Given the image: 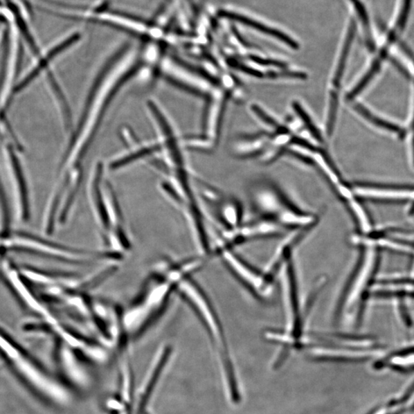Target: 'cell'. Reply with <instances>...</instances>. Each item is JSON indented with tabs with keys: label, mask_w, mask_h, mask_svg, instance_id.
Returning a JSON list of instances; mask_svg holds the SVG:
<instances>
[{
	"label": "cell",
	"mask_w": 414,
	"mask_h": 414,
	"mask_svg": "<svg viewBox=\"0 0 414 414\" xmlns=\"http://www.w3.org/2000/svg\"><path fill=\"white\" fill-rule=\"evenodd\" d=\"M0 359L48 403L60 406L70 403L71 391L66 385L1 325Z\"/></svg>",
	"instance_id": "obj_1"
},
{
	"label": "cell",
	"mask_w": 414,
	"mask_h": 414,
	"mask_svg": "<svg viewBox=\"0 0 414 414\" xmlns=\"http://www.w3.org/2000/svg\"><path fill=\"white\" fill-rule=\"evenodd\" d=\"M0 251L28 253L73 264L87 262L90 257L87 252L60 244L46 237L13 230L0 237Z\"/></svg>",
	"instance_id": "obj_2"
},
{
	"label": "cell",
	"mask_w": 414,
	"mask_h": 414,
	"mask_svg": "<svg viewBox=\"0 0 414 414\" xmlns=\"http://www.w3.org/2000/svg\"><path fill=\"white\" fill-rule=\"evenodd\" d=\"M180 288L181 294L191 304L199 316L201 318L203 323L210 334V337L219 346L223 370L226 371L232 369L233 367L229 354L226 351L222 330L220 328L215 313L213 312L208 300L206 299L201 290L197 287L195 282L184 280L181 282Z\"/></svg>",
	"instance_id": "obj_3"
},
{
	"label": "cell",
	"mask_w": 414,
	"mask_h": 414,
	"mask_svg": "<svg viewBox=\"0 0 414 414\" xmlns=\"http://www.w3.org/2000/svg\"><path fill=\"white\" fill-rule=\"evenodd\" d=\"M366 247L367 251L363 255V262L346 296L343 310L345 312H349L357 305H359L358 303L365 295L366 289H368L371 278L375 273L378 261H379V253L376 247Z\"/></svg>",
	"instance_id": "obj_4"
},
{
	"label": "cell",
	"mask_w": 414,
	"mask_h": 414,
	"mask_svg": "<svg viewBox=\"0 0 414 414\" xmlns=\"http://www.w3.org/2000/svg\"><path fill=\"white\" fill-rule=\"evenodd\" d=\"M377 369L389 368L399 373L414 372V345L399 348L376 363Z\"/></svg>",
	"instance_id": "obj_5"
},
{
	"label": "cell",
	"mask_w": 414,
	"mask_h": 414,
	"mask_svg": "<svg viewBox=\"0 0 414 414\" xmlns=\"http://www.w3.org/2000/svg\"><path fill=\"white\" fill-rule=\"evenodd\" d=\"M219 16L228 19L235 21V22H238L246 26L251 27L257 31L270 35V37L276 38L278 40H280L281 42H284L285 44L289 46L292 48H298L297 42L292 39L290 37H288L287 35H285V33L277 30H274V28H273L269 27L266 25L257 22V21L253 19L244 17L238 13L224 10L219 12Z\"/></svg>",
	"instance_id": "obj_6"
},
{
	"label": "cell",
	"mask_w": 414,
	"mask_h": 414,
	"mask_svg": "<svg viewBox=\"0 0 414 414\" xmlns=\"http://www.w3.org/2000/svg\"><path fill=\"white\" fill-rule=\"evenodd\" d=\"M224 258L232 267V269L237 273L242 280L246 281L247 283L251 285L254 289L260 290L263 285L262 278L259 276L255 274L253 271L247 268L240 262L235 256L229 252L224 253Z\"/></svg>",
	"instance_id": "obj_7"
},
{
	"label": "cell",
	"mask_w": 414,
	"mask_h": 414,
	"mask_svg": "<svg viewBox=\"0 0 414 414\" xmlns=\"http://www.w3.org/2000/svg\"><path fill=\"white\" fill-rule=\"evenodd\" d=\"M355 109L363 118L370 121L371 124H373L378 127H381L382 129L395 133L401 138L404 137L405 132L403 128L399 127L397 125L388 123V121L384 120L379 117L374 116L372 113L366 109V107H363V105H355Z\"/></svg>",
	"instance_id": "obj_8"
},
{
	"label": "cell",
	"mask_w": 414,
	"mask_h": 414,
	"mask_svg": "<svg viewBox=\"0 0 414 414\" xmlns=\"http://www.w3.org/2000/svg\"><path fill=\"white\" fill-rule=\"evenodd\" d=\"M352 1L355 6L357 12L359 13V18L361 20L363 27H365L368 46L370 50H373L375 48V44L372 35H371L368 16L365 6L360 2V0H352Z\"/></svg>",
	"instance_id": "obj_9"
},
{
	"label": "cell",
	"mask_w": 414,
	"mask_h": 414,
	"mask_svg": "<svg viewBox=\"0 0 414 414\" xmlns=\"http://www.w3.org/2000/svg\"><path fill=\"white\" fill-rule=\"evenodd\" d=\"M412 0H404L403 5L402 6L401 12H399L398 19L394 30L397 33H401L404 30V28L406 24V21L409 17V13L411 11Z\"/></svg>",
	"instance_id": "obj_10"
},
{
	"label": "cell",
	"mask_w": 414,
	"mask_h": 414,
	"mask_svg": "<svg viewBox=\"0 0 414 414\" xmlns=\"http://www.w3.org/2000/svg\"><path fill=\"white\" fill-rule=\"evenodd\" d=\"M413 161H414V116L413 120Z\"/></svg>",
	"instance_id": "obj_11"
}]
</instances>
